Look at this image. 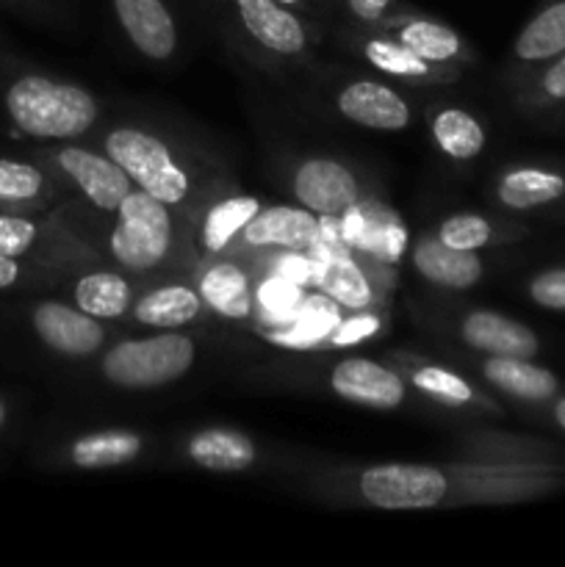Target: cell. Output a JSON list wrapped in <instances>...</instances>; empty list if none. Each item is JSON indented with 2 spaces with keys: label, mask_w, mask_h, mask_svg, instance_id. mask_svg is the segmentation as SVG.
I'll list each match as a JSON object with an SVG mask.
<instances>
[{
  "label": "cell",
  "mask_w": 565,
  "mask_h": 567,
  "mask_svg": "<svg viewBox=\"0 0 565 567\" xmlns=\"http://www.w3.org/2000/svg\"><path fill=\"white\" fill-rule=\"evenodd\" d=\"M0 111L17 133L37 142H72L100 120V103L89 89L39 72L11 78L0 92Z\"/></svg>",
  "instance_id": "6da1fadb"
},
{
  "label": "cell",
  "mask_w": 565,
  "mask_h": 567,
  "mask_svg": "<svg viewBox=\"0 0 565 567\" xmlns=\"http://www.w3.org/2000/svg\"><path fill=\"white\" fill-rule=\"evenodd\" d=\"M197 360V343L181 330H161L147 338H127L114 343L100 360L105 382L125 391L164 388L181 380Z\"/></svg>",
  "instance_id": "7a4b0ae2"
},
{
  "label": "cell",
  "mask_w": 565,
  "mask_h": 567,
  "mask_svg": "<svg viewBox=\"0 0 565 567\" xmlns=\"http://www.w3.org/2000/svg\"><path fill=\"white\" fill-rule=\"evenodd\" d=\"M172 241L175 221L170 205L133 188L116 208V225L109 236L111 258L127 271H150L170 258Z\"/></svg>",
  "instance_id": "3957f363"
},
{
  "label": "cell",
  "mask_w": 565,
  "mask_h": 567,
  "mask_svg": "<svg viewBox=\"0 0 565 567\" xmlns=\"http://www.w3.org/2000/svg\"><path fill=\"white\" fill-rule=\"evenodd\" d=\"M105 153L127 172L136 188L172 205L186 203L192 194V177L172 155L170 144L142 127H114L105 136Z\"/></svg>",
  "instance_id": "277c9868"
},
{
  "label": "cell",
  "mask_w": 565,
  "mask_h": 567,
  "mask_svg": "<svg viewBox=\"0 0 565 567\" xmlns=\"http://www.w3.org/2000/svg\"><path fill=\"white\" fill-rule=\"evenodd\" d=\"M358 493L369 507L410 513L435 509L452 493V480L443 468L421 463H382L358 474Z\"/></svg>",
  "instance_id": "5b68a950"
},
{
  "label": "cell",
  "mask_w": 565,
  "mask_h": 567,
  "mask_svg": "<svg viewBox=\"0 0 565 567\" xmlns=\"http://www.w3.org/2000/svg\"><path fill=\"white\" fill-rule=\"evenodd\" d=\"M50 164L97 210L116 214L122 199L136 188L127 172L109 153H94L81 144H64L50 153Z\"/></svg>",
  "instance_id": "8992f818"
},
{
  "label": "cell",
  "mask_w": 565,
  "mask_h": 567,
  "mask_svg": "<svg viewBox=\"0 0 565 567\" xmlns=\"http://www.w3.org/2000/svg\"><path fill=\"white\" fill-rule=\"evenodd\" d=\"M31 330L50 352L61 358H89L105 343L103 321L83 313L78 305L44 299L31 308Z\"/></svg>",
  "instance_id": "52a82bcc"
},
{
  "label": "cell",
  "mask_w": 565,
  "mask_h": 567,
  "mask_svg": "<svg viewBox=\"0 0 565 567\" xmlns=\"http://www.w3.org/2000/svg\"><path fill=\"white\" fill-rule=\"evenodd\" d=\"M294 197L316 216H341L360 203V181L336 158H305L291 177Z\"/></svg>",
  "instance_id": "ba28073f"
},
{
  "label": "cell",
  "mask_w": 565,
  "mask_h": 567,
  "mask_svg": "<svg viewBox=\"0 0 565 567\" xmlns=\"http://www.w3.org/2000/svg\"><path fill=\"white\" fill-rule=\"evenodd\" d=\"M330 391L343 402L371 410H397L408 396L402 374L371 358H343L330 371Z\"/></svg>",
  "instance_id": "9c48e42d"
},
{
  "label": "cell",
  "mask_w": 565,
  "mask_h": 567,
  "mask_svg": "<svg viewBox=\"0 0 565 567\" xmlns=\"http://www.w3.org/2000/svg\"><path fill=\"white\" fill-rule=\"evenodd\" d=\"M336 109L341 111L343 120L380 133H399L413 120L408 100L393 86L371 81V78H355L347 86H341Z\"/></svg>",
  "instance_id": "30bf717a"
},
{
  "label": "cell",
  "mask_w": 565,
  "mask_h": 567,
  "mask_svg": "<svg viewBox=\"0 0 565 567\" xmlns=\"http://www.w3.org/2000/svg\"><path fill=\"white\" fill-rule=\"evenodd\" d=\"M244 31L277 55H299L308 50L310 31L302 17L277 0H233Z\"/></svg>",
  "instance_id": "8fae6325"
},
{
  "label": "cell",
  "mask_w": 565,
  "mask_h": 567,
  "mask_svg": "<svg viewBox=\"0 0 565 567\" xmlns=\"http://www.w3.org/2000/svg\"><path fill=\"white\" fill-rule=\"evenodd\" d=\"M127 42L150 61H170L177 53V22L166 0H111Z\"/></svg>",
  "instance_id": "7c38bea8"
},
{
  "label": "cell",
  "mask_w": 565,
  "mask_h": 567,
  "mask_svg": "<svg viewBox=\"0 0 565 567\" xmlns=\"http://www.w3.org/2000/svg\"><path fill=\"white\" fill-rule=\"evenodd\" d=\"M242 238L249 247L308 252L321 241V219L305 205H271L253 216Z\"/></svg>",
  "instance_id": "4fadbf2b"
},
{
  "label": "cell",
  "mask_w": 565,
  "mask_h": 567,
  "mask_svg": "<svg viewBox=\"0 0 565 567\" xmlns=\"http://www.w3.org/2000/svg\"><path fill=\"white\" fill-rule=\"evenodd\" d=\"M460 338L485 358H535L541 341L518 319L496 310H471L460 319Z\"/></svg>",
  "instance_id": "5bb4252c"
},
{
  "label": "cell",
  "mask_w": 565,
  "mask_h": 567,
  "mask_svg": "<svg viewBox=\"0 0 565 567\" xmlns=\"http://www.w3.org/2000/svg\"><path fill=\"white\" fill-rule=\"evenodd\" d=\"M308 252L316 266L314 286L325 297H330L338 308L366 310L374 305V288H371L369 275L349 255L347 247H330V244L319 241Z\"/></svg>",
  "instance_id": "9a60e30c"
},
{
  "label": "cell",
  "mask_w": 565,
  "mask_h": 567,
  "mask_svg": "<svg viewBox=\"0 0 565 567\" xmlns=\"http://www.w3.org/2000/svg\"><path fill=\"white\" fill-rule=\"evenodd\" d=\"M410 258H413V269L427 282L438 288H449V291L474 288L485 277V264H482L480 255L446 247L438 236L419 238Z\"/></svg>",
  "instance_id": "2e32d148"
},
{
  "label": "cell",
  "mask_w": 565,
  "mask_h": 567,
  "mask_svg": "<svg viewBox=\"0 0 565 567\" xmlns=\"http://www.w3.org/2000/svg\"><path fill=\"white\" fill-rule=\"evenodd\" d=\"M199 299L227 321H247L255 313V288L247 269L236 260H216L199 275Z\"/></svg>",
  "instance_id": "e0dca14e"
},
{
  "label": "cell",
  "mask_w": 565,
  "mask_h": 567,
  "mask_svg": "<svg viewBox=\"0 0 565 567\" xmlns=\"http://www.w3.org/2000/svg\"><path fill=\"white\" fill-rule=\"evenodd\" d=\"M382 25L388 28L391 37L408 44L415 55H421L430 64L443 66V70H449V66L460 64L465 59L463 37L454 28H449L446 22L430 20V17L421 14H408L397 17V20H386Z\"/></svg>",
  "instance_id": "ac0fdd59"
},
{
  "label": "cell",
  "mask_w": 565,
  "mask_h": 567,
  "mask_svg": "<svg viewBox=\"0 0 565 567\" xmlns=\"http://www.w3.org/2000/svg\"><path fill=\"white\" fill-rule=\"evenodd\" d=\"M480 371L496 391L518 402H548L559 391L557 377L532 363V358H485Z\"/></svg>",
  "instance_id": "d6986e66"
},
{
  "label": "cell",
  "mask_w": 565,
  "mask_h": 567,
  "mask_svg": "<svg viewBox=\"0 0 565 567\" xmlns=\"http://www.w3.org/2000/svg\"><path fill=\"white\" fill-rule=\"evenodd\" d=\"M186 454L194 465L214 474H242L258 460V449L244 432L222 430V426L197 432L186 443Z\"/></svg>",
  "instance_id": "ffe728a7"
},
{
  "label": "cell",
  "mask_w": 565,
  "mask_h": 567,
  "mask_svg": "<svg viewBox=\"0 0 565 567\" xmlns=\"http://www.w3.org/2000/svg\"><path fill=\"white\" fill-rule=\"evenodd\" d=\"M199 291L183 282H170L144 293L133 302V319L150 330H183L203 313Z\"/></svg>",
  "instance_id": "44dd1931"
},
{
  "label": "cell",
  "mask_w": 565,
  "mask_h": 567,
  "mask_svg": "<svg viewBox=\"0 0 565 567\" xmlns=\"http://www.w3.org/2000/svg\"><path fill=\"white\" fill-rule=\"evenodd\" d=\"M565 197V175L546 166H513L496 181V199L510 210H535Z\"/></svg>",
  "instance_id": "7402d4cb"
},
{
  "label": "cell",
  "mask_w": 565,
  "mask_h": 567,
  "mask_svg": "<svg viewBox=\"0 0 565 567\" xmlns=\"http://www.w3.org/2000/svg\"><path fill=\"white\" fill-rule=\"evenodd\" d=\"M363 59L382 75L402 78L408 83H443L449 78V70L430 64L421 55H415L408 44L399 42L391 33H377V37L363 39Z\"/></svg>",
  "instance_id": "603a6c76"
},
{
  "label": "cell",
  "mask_w": 565,
  "mask_h": 567,
  "mask_svg": "<svg viewBox=\"0 0 565 567\" xmlns=\"http://www.w3.org/2000/svg\"><path fill=\"white\" fill-rule=\"evenodd\" d=\"M144 437L131 430H105V432H89L72 441L70 463L83 471H103V468H120V465L133 463L142 457Z\"/></svg>",
  "instance_id": "cb8c5ba5"
},
{
  "label": "cell",
  "mask_w": 565,
  "mask_h": 567,
  "mask_svg": "<svg viewBox=\"0 0 565 567\" xmlns=\"http://www.w3.org/2000/svg\"><path fill=\"white\" fill-rule=\"evenodd\" d=\"M72 302L94 319L114 321L133 310L136 297H133V286L127 282V277L100 269L78 277L72 286Z\"/></svg>",
  "instance_id": "d4e9b609"
},
{
  "label": "cell",
  "mask_w": 565,
  "mask_h": 567,
  "mask_svg": "<svg viewBox=\"0 0 565 567\" xmlns=\"http://www.w3.org/2000/svg\"><path fill=\"white\" fill-rule=\"evenodd\" d=\"M430 133L435 147L452 161H474L485 153L487 133L485 125L460 105H446L438 109L430 120Z\"/></svg>",
  "instance_id": "484cf974"
},
{
  "label": "cell",
  "mask_w": 565,
  "mask_h": 567,
  "mask_svg": "<svg viewBox=\"0 0 565 567\" xmlns=\"http://www.w3.org/2000/svg\"><path fill=\"white\" fill-rule=\"evenodd\" d=\"M338 321H341L338 305L330 297H325V293H319V297L305 299L297 316L286 327H271L266 338L286 349H314L330 338Z\"/></svg>",
  "instance_id": "4316f807"
},
{
  "label": "cell",
  "mask_w": 565,
  "mask_h": 567,
  "mask_svg": "<svg viewBox=\"0 0 565 567\" xmlns=\"http://www.w3.org/2000/svg\"><path fill=\"white\" fill-rule=\"evenodd\" d=\"M513 53L524 64H543L565 53V0L546 3L521 28Z\"/></svg>",
  "instance_id": "83f0119b"
},
{
  "label": "cell",
  "mask_w": 565,
  "mask_h": 567,
  "mask_svg": "<svg viewBox=\"0 0 565 567\" xmlns=\"http://www.w3.org/2000/svg\"><path fill=\"white\" fill-rule=\"evenodd\" d=\"M360 210H363V230L355 249L388 264H399L410 247L408 227L402 225V219L377 203H360Z\"/></svg>",
  "instance_id": "f1b7e54d"
},
{
  "label": "cell",
  "mask_w": 565,
  "mask_h": 567,
  "mask_svg": "<svg viewBox=\"0 0 565 567\" xmlns=\"http://www.w3.org/2000/svg\"><path fill=\"white\" fill-rule=\"evenodd\" d=\"M53 186L48 172L33 161L0 155V210H22L48 203Z\"/></svg>",
  "instance_id": "f546056e"
},
{
  "label": "cell",
  "mask_w": 565,
  "mask_h": 567,
  "mask_svg": "<svg viewBox=\"0 0 565 567\" xmlns=\"http://www.w3.org/2000/svg\"><path fill=\"white\" fill-rule=\"evenodd\" d=\"M260 210V199L249 197V194H236V197H225L203 219V247L210 255L225 252L233 244V238L242 236L244 227L253 221V216Z\"/></svg>",
  "instance_id": "4dcf8cb0"
},
{
  "label": "cell",
  "mask_w": 565,
  "mask_h": 567,
  "mask_svg": "<svg viewBox=\"0 0 565 567\" xmlns=\"http://www.w3.org/2000/svg\"><path fill=\"white\" fill-rule=\"evenodd\" d=\"M410 385L424 396L435 399V402L449 404V408H465V404L476 402V391L465 377L454 374L446 365L438 363H421L410 369Z\"/></svg>",
  "instance_id": "1f68e13d"
},
{
  "label": "cell",
  "mask_w": 565,
  "mask_h": 567,
  "mask_svg": "<svg viewBox=\"0 0 565 567\" xmlns=\"http://www.w3.org/2000/svg\"><path fill=\"white\" fill-rule=\"evenodd\" d=\"M302 286L286 280L280 275H271L255 288V310H260L266 324L282 327L297 316V310L302 308Z\"/></svg>",
  "instance_id": "d6a6232c"
},
{
  "label": "cell",
  "mask_w": 565,
  "mask_h": 567,
  "mask_svg": "<svg viewBox=\"0 0 565 567\" xmlns=\"http://www.w3.org/2000/svg\"><path fill=\"white\" fill-rule=\"evenodd\" d=\"M48 238L42 221L20 210H0V252L11 258H31Z\"/></svg>",
  "instance_id": "836d02e7"
},
{
  "label": "cell",
  "mask_w": 565,
  "mask_h": 567,
  "mask_svg": "<svg viewBox=\"0 0 565 567\" xmlns=\"http://www.w3.org/2000/svg\"><path fill=\"white\" fill-rule=\"evenodd\" d=\"M493 225L480 214H471V210H460L452 214L449 219L441 221L438 227V238H441L446 247L463 249V252H480L482 247L493 241Z\"/></svg>",
  "instance_id": "e575fe53"
},
{
  "label": "cell",
  "mask_w": 565,
  "mask_h": 567,
  "mask_svg": "<svg viewBox=\"0 0 565 567\" xmlns=\"http://www.w3.org/2000/svg\"><path fill=\"white\" fill-rule=\"evenodd\" d=\"M380 327H382V319L377 313H371L369 308L352 310V316H349V319L338 321V327L330 332L327 343L336 349L355 347V343L369 341L371 336H377V332H380Z\"/></svg>",
  "instance_id": "d590c367"
},
{
  "label": "cell",
  "mask_w": 565,
  "mask_h": 567,
  "mask_svg": "<svg viewBox=\"0 0 565 567\" xmlns=\"http://www.w3.org/2000/svg\"><path fill=\"white\" fill-rule=\"evenodd\" d=\"M530 297L546 310H565V269H548L532 277Z\"/></svg>",
  "instance_id": "8d00e7d4"
},
{
  "label": "cell",
  "mask_w": 565,
  "mask_h": 567,
  "mask_svg": "<svg viewBox=\"0 0 565 567\" xmlns=\"http://www.w3.org/2000/svg\"><path fill=\"white\" fill-rule=\"evenodd\" d=\"M535 89L537 97L546 100V103H565V53L548 61V66L537 78Z\"/></svg>",
  "instance_id": "74e56055"
},
{
  "label": "cell",
  "mask_w": 565,
  "mask_h": 567,
  "mask_svg": "<svg viewBox=\"0 0 565 567\" xmlns=\"http://www.w3.org/2000/svg\"><path fill=\"white\" fill-rule=\"evenodd\" d=\"M275 275L286 277V280L297 282V286H314V277H316V266H314V258L302 252H288L282 255L280 260H277L275 266Z\"/></svg>",
  "instance_id": "f35d334b"
},
{
  "label": "cell",
  "mask_w": 565,
  "mask_h": 567,
  "mask_svg": "<svg viewBox=\"0 0 565 567\" xmlns=\"http://www.w3.org/2000/svg\"><path fill=\"white\" fill-rule=\"evenodd\" d=\"M397 0H343V9L352 20H358L360 25H377V22H386L391 14V6Z\"/></svg>",
  "instance_id": "ab89813d"
},
{
  "label": "cell",
  "mask_w": 565,
  "mask_h": 567,
  "mask_svg": "<svg viewBox=\"0 0 565 567\" xmlns=\"http://www.w3.org/2000/svg\"><path fill=\"white\" fill-rule=\"evenodd\" d=\"M28 277H31V271L22 264V258H11V255L0 252V291L25 286Z\"/></svg>",
  "instance_id": "60d3db41"
},
{
  "label": "cell",
  "mask_w": 565,
  "mask_h": 567,
  "mask_svg": "<svg viewBox=\"0 0 565 567\" xmlns=\"http://www.w3.org/2000/svg\"><path fill=\"white\" fill-rule=\"evenodd\" d=\"M552 413H554V421H557V426H559V430L565 432V396L559 399L557 404H554V410H552Z\"/></svg>",
  "instance_id": "b9f144b4"
},
{
  "label": "cell",
  "mask_w": 565,
  "mask_h": 567,
  "mask_svg": "<svg viewBox=\"0 0 565 567\" xmlns=\"http://www.w3.org/2000/svg\"><path fill=\"white\" fill-rule=\"evenodd\" d=\"M6 421H9V404H6V399L0 396V432H3Z\"/></svg>",
  "instance_id": "7bdbcfd3"
},
{
  "label": "cell",
  "mask_w": 565,
  "mask_h": 567,
  "mask_svg": "<svg viewBox=\"0 0 565 567\" xmlns=\"http://www.w3.org/2000/svg\"><path fill=\"white\" fill-rule=\"evenodd\" d=\"M277 3H282V6H291V9H294V6H302L305 0H277Z\"/></svg>",
  "instance_id": "ee69618b"
},
{
  "label": "cell",
  "mask_w": 565,
  "mask_h": 567,
  "mask_svg": "<svg viewBox=\"0 0 565 567\" xmlns=\"http://www.w3.org/2000/svg\"><path fill=\"white\" fill-rule=\"evenodd\" d=\"M6 3H25V0H6Z\"/></svg>",
  "instance_id": "f6af8a7d"
}]
</instances>
